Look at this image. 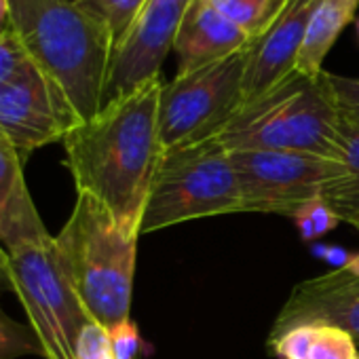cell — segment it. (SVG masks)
<instances>
[{"mask_svg":"<svg viewBox=\"0 0 359 359\" xmlns=\"http://www.w3.org/2000/svg\"><path fill=\"white\" fill-rule=\"evenodd\" d=\"M163 81L108 102L64 137L76 195L97 199L123 226L140 233L154 171L163 156L158 102Z\"/></svg>","mask_w":359,"mask_h":359,"instance_id":"obj_1","label":"cell"},{"mask_svg":"<svg viewBox=\"0 0 359 359\" xmlns=\"http://www.w3.org/2000/svg\"><path fill=\"white\" fill-rule=\"evenodd\" d=\"M28 57L64 91L81 123L104 108L114 36L93 0H7Z\"/></svg>","mask_w":359,"mask_h":359,"instance_id":"obj_2","label":"cell"},{"mask_svg":"<svg viewBox=\"0 0 359 359\" xmlns=\"http://www.w3.org/2000/svg\"><path fill=\"white\" fill-rule=\"evenodd\" d=\"M137 239V233L89 195H76L64 229L55 235L72 290L89 319L106 327L131 319Z\"/></svg>","mask_w":359,"mask_h":359,"instance_id":"obj_3","label":"cell"},{"mask_svg":"<svg viewBox=\"0 0 359 359\" xmlns=\"http://www.w3.org/2000/svg\"><path fill=\"white\" fill-rule=\"evenodd\" d=\"M340 116L325 70L290 74L266 93L245 102L212 137L224 150H290L336 158Z\"/></svg>","mask_w":359,"mask_h":359,"instance_id":"obj_4","label":"cell"},{"mask_svg":"<svg viewBox=\"0 0 359 359\" xmlns=\"http://www.w3.org/2000/svg\"><path fill=\"white\" fill-rule=\"evenodd\" d=\"M235 212H243V199L231 152L210 137L163 152L140 233Z\"/></svg>","mask_w":359,"mask_h":359,"instance_id":"obj_5","label":"cell"},{"mask_svg":"<svg viewBox=\"0 0 359 359\" xmlns=\"http://www.w3.org/2000/svg\"><path fill=\"white\" fill-rule=\"evenodd\" d=\"M11 292L20 298L45 359H74L79 332L89 321L72 290L49 231L22 237L5 248Z\"/></svg>","mask_w":359,"mask_h":359,"instance_id":"obj_6","label":"cell"},{"mask_svg":"<svg viewBox=\"0 0 359 359\" xmlns=\"http://www.w3.org/2000/svg\"><path fill=\"white\" fill-rule=\"evenodd\" d=\"M250 47L216 64L175 74L163 85L158 102L163 152L214 137L239 110Z\"/></svg>","mask_w":359,"mask_h":359,"instance_id":"obj_7","label":"cell"},{"mask_svg":"<svg viewBox=\"0 0 359 359\" xmlns=\"http://www.w3.org/2000/svg\"><path fill=\"white\" fill-rule=\"evenodd\" d=\"M235 165L243 212L294 218L306 203L319 199L338 173V161L311 152L237 150Z\"/></svg>","mask_w":359,"mask_h":359,"instance_id":"obj_8","label":"cell"},{"mask_svg":"<svg viewBox=\"0 0 359 359\" xmlns=\"http://www.w3.org/2000/svg\"><path fill=\"white\" fill-rule=\"evenodd\" d=\"M79 123L64 91L32 60L15 76L0 83V137L22 154L64 142Z\"/></svg>","mask_w":359,"mask_h":359,"instance_id":"obj_9","label":"cell"},{"mask_svg":"<svg viewBox=\"0 0 359 359\" xmlns=\"http://www.w3.org/2000/svg\"><path fill=\"white\" fill-rule=\"evenodd\" d=\"M187 5L182 0H148L129 32L114 47L104 106L161 79L163 62L173 51Z\"/></svg>","mask_w":359,"mask_h":359,"instance_id":"obj_10","label":"cell"},{"mask_svg":"<svg viewBox=\"0 0 359 359\" xmlns=\"http://www.w3.org/2000/svg\"><path fill=\"white\" fill-rule=\"evenodd\" d=\"M306 323L336 325L359 342V256L340 269L298 283L275 317L269 342Z\"/></svg>","mask_w":359,"mask_h":359,"instance_id":"obj_11","label":"cell"},{"mask_svg":"<svg viewBox=\"0 0 359 359\" xmlns=\"http://www.w3.org/2000/svg\"><path fill=\"white\" fill-rule=\"evenodd\" d=\"M317 3L319 0H290L273 28L252 43L243 79V104L296 72L300 47Z\"/></svg>","mask_w":359,"mask_h":359,"instance_id":"obj_12","label":"cell"},{"mask_svg":"<svg viewBox=\"0 0 359 359\" xmlns=\"http://www.w3.org/2000/svg\"><path fill=\"white\" fill-rule=\"evenodd\" d=\"M252 43L254 39L218 13L210 0H189L173 41L177 74L226 60Z\"/></svg>","mask_w":359,"mask_h":359,"instance_id":"obj_13","label":"cell"},{"mask_svg":"<svg viewBox=\"0 0 359 359\" xmlns=\"http://www.w3.org/2000/svg\"><path fill=\"white\" fill-rule=\"evenodd\" d=\"M359 0H319L306 28L304 43L296 62V72L319 76L330 49L336 45L342 30L355 20Z\"/></svg>","mask_w":359,"mask_h":359,"instance_id":"obj_14","label":"cell"},{"mask_svg":"<svg viewBox=\"0 0 359 359\" xmlns=\"http://www.w3.org/2000/svg\"><path fill=\"white\" fill-rule=\"evenodd\" d=\"M269 346L277 359H359L355 338L325 323L292 327Z\"/></svg>","mask_w":359,"mask_h":359,"instance_id":"obj_15","label":"cell"},{"mask_svg":"<svg viewBox=\"0 0 359 359\" xmlns=\"http://www.w3.org/2000/svg\"><path fill=\"white\" fill-rule=\"evenodd\" d=\"M338 173L323 189V199L336 212L340 222L359 218V129L340 123L338 135Z\"/></svg>","mask_w":359,"mask_h":359,"instance_id":"obj_16","label":"cell"},{"mask_svg":"<svg viewBox=\"0 0 359 359\" xmlns=\"http://www.w3.org/2000/svg\"><path fill=\"white\" fill-rule=\"evenodd\" d=\"M210 3L233 26L256 41L273 28L290 0H210Z\"/></svg>","mask_w":359,"mask_h":359,"instance_id":"obj_17","label":"cell"},{"mask_svg":"<svg viewBox=\"0 0 359 359\" xmlns=\"http://www.w3.org/2000/svg\"><path fill=\"white\" fill-rule=\"evenodd\" d=\"M24 154L5 137H0V226L5 224L15 205L30 195L24 175Z\"/></svg>","mask_w":359,"mask_h":359,"instance_id":"obj_18","label":"cell"},{"mask_svg":"<svg viewBox=\"0 0 359 359\" xmlns=\"http://www.w3.org/2000/svg\"><path fill=\"white\" fill-rule=\"evenodd\" d=\"M26 355H41V344L30 325L11 319L0 309V359H20Z\"/></svg>","mask_w":359,"mask_h":359,"instance_id":"obj_19","label":"cell"},{"mask_svg":"<svg viewBox=\"0 0 359 359\" xmlns=\"http://www.w3.org/2000/svg\"><path fill=\"white\" fill-rule=\"evenodd\" d=\"M93 5L106 18L114 36V47H116V43L129 32L137 15L144 11L148 0H93Z\"/></svg>","mask_w":359,"mask_h":359,"instance_id":"obj_20","label":"cell"},{"mask_svg":"<svg viewBox=\"0 0 359 359\" xmlns=\"http://www.w3.org/2000/svg\"><path fill=\"white\" fill-rule=\"evenodd\" d=\"M325 74H327V83L334 95L340 123L359 129V79L332 74L327 70Z\"/></svg>","mask_w":359,"mask_h":359,"instance_id":"obj_21","label":"cell"},{"mask_svg":"<svg viewBox=\"0 0 359 359\" xmlns=\"http://www.w3.org/2000/svg\"><path fill=\"white\" fill-rule=\"evenodd\" d=\"M298 229H300V235L302 239H317L325 233H330L338 222L340 218L336 216V212L327 205V201L323 197L319 199H313L311 203H306L296 216H294Z\"/></svg>","mask_w":359,"mask_h":359,"instance_id":"obj_22","label":"cell"},{"mask_svg":"<svg viewBox=\"0 0 359 359\" xmlns=\"http://www.w3.org/2000/svg\"><path fill=\"white\" fill-rule=\"evenodd\" d=\"M74 359H116L110 330L100 321L89 319L79 332L74 344Z\"/></svg>","mask_w":359,"mask_h":359,"instance_id":"obj_23","label":"cell"},{"mask_svg":"<svg viewBox=\"0 0 359 359\" xmlns=\"http://www.w3.org/2000/svg\"><path fill=\"white\" fill-rule=\"evenodd\" d=\"M30 62L18 32L11 28L0 32V83L9 81L11 76H15L26 64Z\"/></svg>","mask_w":359,"mask_h":359,"instance_id":"obj_24","label":"cell"},{"mask_svg":"<svg viewBox=\"0 0 359 359\" xmlns=\"http://www.w3.org/2000/svg\"><path fill=\"white\" fill-rule=\"evenodd\" d=\"M108 330L116 359H142V336L133 319H125Z\"/></svg>","mask_w":359,"mask_h":359,"instance_id":"obj_25","label":"cell"},{"mask_svg":"<svg viewBox=\"0 0 359 359\" xmlns=\"http://www.w3.org/2000/svg\"><path fill=\"white\" fill-rule=\"evenodd\" d=\"M9 28V3L0 0V32Z\"/></svg>","mask_w":359,"mask_h":359,"instance_id":"obj_26","label":"cell"},{"mask_svg":"<svg viewBox=\"0 0 359 359\" xmlns=\"http://www.w3.org/2000/svg\"><path fill=\"white\" fill-rule=\"evenodd\" d=\"M7 290H11V281H9V273L7 269L0 266V296H3Z\"/></svg>","mask_w":359,"mask_h":359,"instance_id":"obj_27","label":"cell"},{"mask_svg":"<svg viewBox=\"0 0 359 359\" xmlns=\"http://www.w3.org/2000/svg\"><path fill=\"white\" fill-rule=\"evenodd\" d=\"M0 266H3V269L9 266V258H7V252H5L3 243H0Z\"/></svg>","mask_w":359,"mask_h":359,"instance_id":"obj_28","label":"cell"},{"mask_svg":"<svg viewBox=\"0 0 359 359\" xmlns=\"http://www.w3.org/2000/svg\"><path fill=\"white\" fill-rule=\"evenodd\" d=\"M355 34H357V41H359V20L355 22Z\"/></svg>","mask_w":359,"mask_h":359,"instance_id":"obj_29","label":"cell"},{"mask_svg":"<svg viewBox=\"0 0 359 359\" xmlns=\"http://www.w3.org/2000/svg\"><path fill=\"white\" fill-rule=\"evenodd\" d=\"M351 226H355V229H357V231H359V218H355V220H353V222H351Z\"/></svg>","mask_w":359,"mask_h":359,"instance_id":"obj_30","label":"cell"},{"mask_svg":"<svg viewBox=\"0 0 359 359\" xmlns=\"http://www.w3.org/2000/svg\"><path fill=\"white\" fill-rule=\"evenodd\" d=\"M182 3H189V0H182Z\"/></svg>","mask_w":359,"mask_h":359,"instance_id":"obj_31","label":"cell"}]
</instances>
